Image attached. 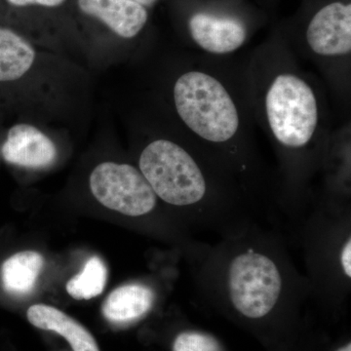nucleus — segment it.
Masks as SVG:
<instances>
[{
	"label": "nucleus",
	"mask_w": 351,
	"mask_h": 351,
	"mask_svg": "<svg viewBox=\"0 0 351 351\" xmlns=\"http://www.w3.org/2000/svg\"><path fill=\"white\" fill-rule=\"evenodd\" d=\"M265 112L277 142L288 149L306 147L315 133L318 108L308 83L293 73L274 78L265 96Z\"/></svg>",
	"instance_id": "5"
},
{
	"label": "nucleus",
	"mask_w": 351,
	"mask_h": 351,
	"mask_svg": "<svg viewBox=\"0 0 351 351\" xmlns=\"http://www.w3.org/2000/svg\"><path fill=\"white\" fill-rule=\"evenodd\" d=\"M191 258L203 299L263 338L287 339L311 300L285 240L258 223L215 245L202 242Z\"/></svg>",
	"instance_id": "1"
},
{
	"label": "nucleus",
	"mask_w": 351,
	"mask_h": 351,
	"mask_svg": "<svg viewBox=\"0 0 351 351\" xmlns=\"http://www.w3.org/2000/svg\"><path fill=\"white\" fill-rule=\"evenodd\" d=\"M176 110L182 121L203 140L223 144L237 135L239 114L225 86L202 71H189L174 86Z\"/></svg>",
	"instance_id": "4"
},
{
	"label": "nucleus",
	"mask_w": 351,
	"mask_h": 351,
	"mask_svg": "<svg viewBox=\"0 0 351 351\" xmlns=\"http://www.w3.org/2000/svg\"><path fill=\"white\" fill-rule=\"evenodd\" d=\"M189 32L195 43L212 54H228L243 45L246 27L241 21L197 13L191 18Z\"/></svg>",
	"instance_id": "9"
},
{
	"label": "nucleus",
	"mask_w": 351,
	"mask_h": 351,
	"mask_svg": "<svg viewBox=\"0 0 351 351\" xmlns=\"http://www.w3.org/2000/svg\"><path fill=\"white\" fill-rule=\"evenodd\" d=\"M157 300L158 294L154 286L145 282L128 283L108 295L101 311L108 322L126 326L151 313Z\"/></svg>",
	"instance_id": "10"
},
{
	"label": "nucleus",
	"mask_w": 351,
	"mask_h": 351,
	"mask_svg": "<svg viewBox=\"0 0 351 351\" xmlns=\"http://www.w3.org/2000/svg\"><path fill=\"white\" fill-rule=\"evenodd\" d=\"M304 250L311 300L338 313L351 291V216L346 206L329 202L295 221Z\"/></svg>",
	"instance_id": "3"
},
{
	"label": "nucleus",
	"mask_w": 351,
	"mask_h": 351,
	"mask_svg": "<svg viewBox=\"0 0 351 351\" xmlns=\"http://www.w3.org/2000/svg\"><path fill=\"white\" fill-rule=\"evenodd\" d=\"M44 258L38 252L24 251L15 254L2 263V286L9 294L27 295L38 282Z\"/></svg>",
	"instance_id": "13"
},
{
	"label": "nucleus",
	"mask_w": 351,
	"mask_h": 351,
	"mask_svg": "<svg viewBox=\"0 0 351 351\" xmlns=\"http://www.w3.org/2000/svg\"><path fill=\"white\" fill-rule=\"evenodd\" d=\"M172 351H226L221 341L199 328H186L176 335Z\"/></svg>",
	"instance_id": "16"
},
{
	"label": "nucleus",
	"mask_w": 351,
	"mask_h": 351,
	"mask_svg": "<svg viewBox=\"0 0 351 351\" xmlns=\"http://www.w3.org/2000/svg\"><path fill=\"white\" fill-rule=\"evenodd\" d=\"M90 189L104 206L130 218L154 213L157 197L141 171L129 164L104 162L90 176Z\"/></svg>",
	"instance_id": "6"
},
{
	"label": "nucleus",
	"mask_w": 351,
	"mask_h": 351,
	"mask_svg": "<svg viewBox=\"0 0 351 351\" xmlns=\"http://www.w3.org/2000/svg\"><path fill=\"white\" fill-rule=\"evenodd\" d=\"M307 43L320 56L337 57L351 50V5L334 2L313 16L306 31Z\"/></svg>",
	"instance_id": "7"
},
{
	"label": "nucleus",
	"mask_w": 351,
	"mask_h": 351,
	"mask_svg": "<svg viewBox=\"0 0 351 351\" xmlns=\"http://www.w3.org/2000/svg\"><path fill=\"white\" fill-rule=\"evenodd\" d=\"M36 52L25 39L0 27V82L19 80L32 68Z\"/></svg>",
	"instance_id": "14"
},
{
	"label": "nucleus",
	"mask_w": 351,
	"mask_h": 351,
	"mask_svg": "<svg viewBox=\"0 0 351 351\" xmlns=\"http://www.w3.org/2000/svg\"><path fill=\"white\" fill-rule=\"evenodd\" d=\"M108 278V269L100 258L92 257L80 274L66 284V291L75 300H90L103 293Z\"/></svg>",
	"instance_id": "15"
},
{
	"label": "nucleus",
	"mask_w": 351,
	"mask_h": 351,
	"mask_svg": "<svg viewBox=\"0 0 351 351\" xmlns=\"http://www.w3.org/2000/svg\"><path fill=\"white\" fill-rule=\"evenodd\" d=\"M27 316L34 326L61 335L75 351H100L88 330L55 307L34 304L29 307Z\"/></svg>",
	"instance_id": "12"
},
{
	"label": "nucleus",
	"mask_w": 351,
	"mask_h": 351,
	"mask_svg": "<svg viewBox=\"0 0 351 351\" xmlns=\"http://www.w3.org/2000/svg\"><path fill=\"white\" fill-rule=\"evenodd\" d=\"M138 170L156 197L188 216L197 232L226 237L258 223L232 196L214 188L199 161L169 140H156L145 147Z\"/></svg>",
	"instance_id": "2"
},
{
	"label": "nucleus",
	"mask_w": 351,
	"mask_h": 351,
	"mask_svg": "<svg viewBox=\"0 0 351 351\" xmlns=\"http://www.w3.org/2000/svg\"><path fill=\"white\" fill-rule=\"evenodd\" d=\"M133 1L137 2V3L144 7H149L156 3V0H133Z\"/></svg>",
	"instance_id": "19"
},
{
	"label": "nucleus",
	"mask_w": 351,
	"mask_h": 351,
	"mask_svg": "<svg viewBox=\"0 0 351 351\" xmlns=\"http://www.w3.org/2000/svg\"><path fill=\"white\" fill-rule=\"evenodd\" d=\"M1 152L6 162L32 169L52 165L58 154L51 138L29 124H17L8 131Z\"/></svg>",
	"instance_id": "8"
},
{
	"label": "nucleus",
	"mask_w": 351,
	"mask_h": 351,
	"mask_svg": "<svg viewBox=\"0 0 351 351\" xmlns=\"http://www.w3.org/2000/svg\"><path fill=\"white\" fill-rule=\"evenodd\" d=\"M332 351H351V343L350 339L348 341H343V343L337 346Z\"/></svg>",
	"instance_id": "18"
},
{
	"label": "nucleus",
	"mask_w": 351,
	"mask_h": 351,
	"mask_svg": "<svg viewBox=\"0 0 351 351\" xmlns=\"http://www.w3.org/2000/svg\"><path fill=\"white\" fill-rule=\"evenodd\" d=\"M78 6L123 38L137 36L147 24V9L133 0H78Z\"/></svg>",
	"instance_id": "11"
},
{
	"label": "nucleus",
	"mask_w": 351,
	"mask_h": 351,
	"mask_svg": "<svg viewBox=\"0 0 351 351\" xmlns=\"http://www.w3.org/2000/svg\"><path fill=\"white\" fill-rule=\"evenodd\" d=\"M14 6L40 5L45 7H56L61 5L64 0H7Z\"/></svg>",
	"instance_id": "17"
}]
</instances>
